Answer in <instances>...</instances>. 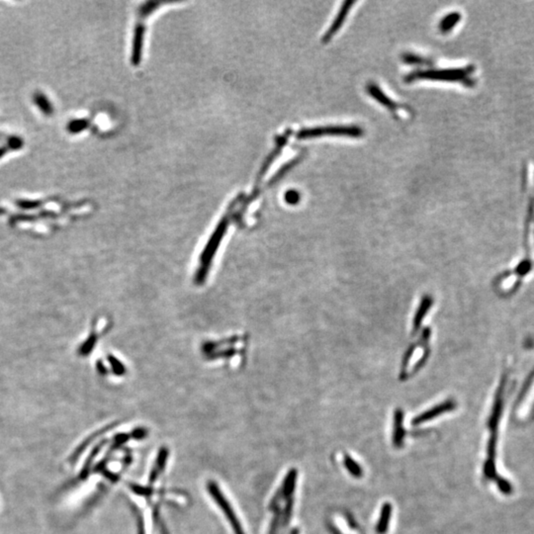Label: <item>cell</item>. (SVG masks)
<instances>
[{
  "mask_svg": "<svg viewBox=\"0 0 534 534\" xmlns=\"http://www.w3.org/2000/svg\"><path fill=\"white\" fill-rule=\"evenodd\" d=\"M297 475H298V472L296 469H292L288 472L287 476L284 480L283 487L281 489V493L283 494V497H285V499L292 497V494L294 493V489L296 486Z\"/></svg>",
  "mask_w": 534,
  "mask_h": 534,
  "instance_id": "cell-12",
  "label": "cell"
},
{
  "mask_svg": "<svg viewBox=\"0 0 534 534\" xmlns=\"http://www.w3.org/2000/svg\"><path fill=\"white\" fill-rule=\"evenodd\" d=\"M455 408H456V403L453 400H447V401H445V402H443V403H441V404H439V405H437V406H435V407H433V408H431V409L418 414L417 416H415L412 419L411 423L413 425L421 424L423 422L431 420L434 417L439 416L440 414H443V413H445L447 411H453Z\"/></svg>",
  "mask_w": 534,
  "mask_h": 534,
  "instance_id": "cell-5",
  "label": "cell"
},
{
  "mask_svg": "<svg viewBox=\"0 0 534 534\" xmlns=\"http://www.w3.org/2000/svg\"><path fill=\"white\" fill-rule=\"evenodd\" d=\"M432 303H433V300L432 298H430L429 296H425L421 302H420V305L414 315V319H413V322H412V332L413 333H416V331L419 329L420 326H421V323L425 317V315L428 313L429 309L431 308L432 306Z\"/></svg>",
  "mask_w": 534,
  "mask_h": 534,
  "instance_id": "cell-9",
  "label": "cell"
},
{
  "mask_svg": "<svg viewBox=\"0 0 534 534\" xmlns=\"http://www.w3.org/2000/svg\"><path fill=\"white\" fill-rule=\"evenodd\" d=\"M344 466L347 469V471L354 477V478H361L363 475V470L361 469L360 465L354 461L349 455L344 456Z\"/></svg>",
  "mask_w": 534,
  "mask_h": 534,
  "instance_id": "cell-14",
  "label": "cell"
},
{
  "mask_svg": "<svg viewBox=\"0 0 534 534\" xmlns=\"http://www.w3.org/2000/svg\"><path fill=\"white\" fill-rule=\"evenodd\" d=\"M392 516V504L390 502H385L381 508L380 517L376 526V531L378 534H385L388 531L390 520Z\"/></svg>",
  "mask_w": 534,
  "mask_h": 534,
  "instance_id": "cell-10",
  "label": "cell"
},
{
  "mask_svg": "<svg viewBox=\"0 0 534 534\" xmlns=\"http://www.w3.org/2000/svg\"><path fill=\"white\" fill-rule=\"evenodd\" d=\"M285 199L289 204H297L300 201V193L296 190H290L286 193Z\"/></svg>",
  "mask_w": 534,
  "mask_h": 534,
  "instance_id": "cell-17",
  "label": "cell"
},
{
  "mask_svg": "<svg viewBox=\"0 0 534 534\" xmlns=\"http://www.w3.org/2000/svg\"><path fill=\"white\" fill-rule=\"evenodd\" d=\"M133 434H134L133 436H134L135 438H137V439H141V438H143V437L146 436V430L143 429V428H138V429L134 430Z\"/></svg>",
  "mask_w": 534,
  "mask_h": 534,
  "instance_id": "cell-20",
  "label": "cell"
},
{
  "mask_svg": "<svg viewBox=\"0 0 534 534\" xmlns=\"http://www.w3.org/2000/svg\"><path fill=\"white\" fill-rule=\"evenodd\" d=\"M354 3H355L354 1H345V2H343V4H342L340 10L338 11V13H337V15H336L334 21H333L332 24L330 25V27H329V30L327 31V33L324 35V37H323V39H322V42H323V43H325V44L329 43V42L330 41V39H331V38L336 34V32L340 29V27H341L342 24L344 23V21H345L347 15H348V13H349V11H350V9H351V7H352V5H353Z\"/></svg>",
  "mask_w": 534,
  "mask_h": 534,
  "instance_id": "cell-6",
  "label": "cell"
},
{
  "mask_svg": "<svg viewBox=\"0 0 534 534\" xmlns=\"http://www.w3.org/2000/svg\"><path fill=\"white\" fill-rule=\"evenodd\" d=\"M474 72V67L469 66L460 69H446V70H429V71H416L411 73L405 78V82L410 83L419 80L439 81V82H452L461 83L467 86H472L474 81L470 78Z\"/></svg>",
  "mask_w": 534,
  "mask_h": 534,
  "instance_id": "cell-1",
  "label": "cell"
},
{
  "mask_svg": "<svg viewBox=\"0 0 534 534\" xmlns=\"http://www.w3.org/2000/svg\"><path fill=\"white\" fill-rule=\"evenodd\" d=\"M280 517H281V511H280V509L277 508L276 513H275V515H274V518H273V520H272V523H271V525H270L269 534L277 533V528H278V525H279Z\"/></svg>",
  "mask_w": 534,
  "mask_h": 534,
  "instance_id": "cell-18",
  "label": "cell"
},
{
  "mask_svg": "<svg viewBox=\"0 0 534 534\" xmlns=\"http://www.w3.org/2000/svg\"><path fill=\"white\" fill-rule=\"evenodd\" d=\"M405 440L404 428V412L398 409L394 414V429H393V444L395 447H401Z\"/></svg>",
  "mask_w": 534,
  "mask_h": 534,
  "instance_id": "cell-8",
  "label": "cell"
},
{
  "mask_svg": "<svg viewBox=\"0 0 534 534\" xmlns=\"http://www.w3.org/2000/svg\"><path fill=\"white\" fill-rule=\"evenodd\" d=\"M208 491H209L210 494L213 496V498L216 500L218 505L225 512V515L227 516L228 520L230 521V523H231V525H232V527H233V529L235 531V534H245L244 530H243V527H242L239 519L237 518V516L235 514V511L233 510L231 504L229 503V501L227 500L225 495L221 493L219 487L217 486V484L215 482L210 481L208 483Z\"/></svg>",
  "mask_w": 534,
  "mask_h": 534,
  "instance_id": "cell-4",
  "label": "cell"
},
{
  "mask_svg": "<svg viewBox=\"0 0 534 534\" xmlns=\"http://www.w3.org/2000/svg\"><path fill=\"white\" fill-rule=\"evenodd\" d=\"M430 332L428 329H425L422 333L421 339L414 345L410 347L408 352L405 355L403 361L401 378H407L411 373L418 369L426 359L428 354V339Z\"/></svg>",
  "mask_w": 534,
  "mask_h": 534,
  "instance_id": "cell-2",
  "label": "cell"
},
{
  "mask_svg": "<svg viewBox=\"0 0 534 534\" xmlns=\"http://www.w3.org/2000/svg\"><path fill=\"white\" fill-rule=\"evenodd\" d=\"M461 14L458 12H452L447 14L445 17H443L439 22V30L441 33L446 34L456 26V24L460 21Z\"/></svg>",
  "mask_w": 534,
  "mask_h": 534,
  "instance_id": "cell-13",
  "label": "cell"
},
{
  "mask_svg": "<svg viewBox=\"0 0 534 534\" xmlns=\"http://www.w3.org/2000/svg\"><path fill=\"white\" fill-rule=\"evenodd\" d=\"M366 89H367V92L376 101H378L380 104H382L386 108H388V109H390L392 111H395L400 107L397 104V102H395L391 98H389L377 84L373 83H368L367 86H366Z\"/></svg>",
  "mask_w": 534,
  "mask_h": 534,
  "instance_id": "cell-7",
  "label": "cell"
},
{
  "mask_svg": "<svg viewBox=\"0 0 534 534\" xmlns=\"http://www.w3.org/2000/svg\"><path fill=\"white\" fill-rule=\"evenodd\" d=\"M299 533H300V531H299V529H298V528H294V529H293V530H292V531H291V533H290V534H299Z\"/></svg>",
  "mask_w": 534,
  "mask_h": 534,
  "instance_id": "cell-21",
  "label": "cell"
},
{
  "mask_svg": "<svg viewBox=\"0 0 534 534\" xmlns=\"http://www.w3.org/2000/svg\"><path fill=\"white\" fill-rule=\"evenodd\" d=\"M167 456H168V450L166 448H162L161 451L159 453L157 462H156V464L154 466V469L152 470V473H151V476H150V482L152 484L156 482V480L158 479L160 474L164 471L166 461H167Z\"/></svg>",
  "mask_w": 534,
  "mask_h": 534,
  "instance_id": "cell-11",
  "label": "cell"
},
{
  "mask_svg": "<svg viewBox=\"0 0 534 534\" xmlns=\"http://www.w3.org/2000/svg\"><path fill=\"white\" fill-rule=\"evenodd\" d=\"M286 500H287V502H286V506H285V510H284V519H283V522H282L283 527L287 526L288 523L290 521V518L292 516V511H293V503H294L293 497H290Z\"/></svg>",
  "mask_w": 534,
  "mask_h": 534,
  "instance_id": "cell-16",
  "label": "cell"
},
{
  "mask_svg": "<svg viewBox=\"0 0 534 534\" xmlns=\"http://www.w3.org/2000/svg\"><path fill=\"white\" fill-rule=\"evenodd\" d=\"M402 61L405 62L408 65H416V66H423L428 65L429 61L423 57H420L418 55L412 54V53H405L402 55Z\"/></svg>",
  "mask_w": 534,
  "mask_h": 534,
  "instance_id": "cell-15",
  "label": "cell"
},
{
  "mask_svg": "<svg viewBox=\"0 0 534 534\" xmlns=\"http://www.w3.org/2000/svg\"><path fill=\"white\" fill-rule=\"evenodd\" d=\"M363 130L358 126H328L317 127L310 129H303L298 132L297 138L299 140L320 138L324 136H337L348 138H360L363 136Z\"/></svg>",
  "mask_w": 534,
  "mask_h": 534,
  "instance_id": "cell-3",
  "label": "cell"
},
{
  "mask_svg": "<svg viewBox=\"0 0 534 534\" xmlns=\"http://www.w3.org/2000/svg\"><path fill=\"white\" fill-rule=\"evenodd\" d=\"M131 488H132L134 493H138L140 495H150V494H152V490H149L147 488H144V487H141V486H138V485H132Z\"/></svg>",
  "mask_w": 534,
  "mask_h": 534,
  "instance_id": "cell-19",
  "label": "cell"
}]
</instances>
